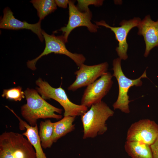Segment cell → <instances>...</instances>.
<instances>
[{
    "label": "cell",
    "mask_w": 158,
    "mask_h": 158,
    "mask_svg": "<svg viewBox=\"0 0 158 158\" xmlns=\"http://www.w3.org/2000/svg\"><path fill=\"white\" fill-rule=\"evenodd\" d=\"M24 92L27 102L21 107V114L30 125L35 126L40 119L62 118L61 115L55 113L61 114L62 109L47 102L36 90L28 88Z\"/></svg>",
    "instance_id": "6da1fadb"
},
{
    "label": "cell",
    "mask_w": 158,
    "mask_h": 158,
    "mask_svg": "<svg viewBox=\"0 0 158 158\" xmlns=\"http://www.w3.org/2000/svg\"><path fill=\"white\" fill-rule=\"evenodd\" d=\"M90 107L81 116L84 139L93 138L105 133L108 129L106 122L114 114V111L102 101Z\"/></svg>",
    "instance_id": "7a4b0ae2"
},
{
    "label": "cell",
    "mask_w": 158,
    "mask_h": 158,
    "mask_svg": "<svg viewBox=\"0 0 158 158\" xmlns=\"http://www.w3.org/2000/svg\"><path fill=\"white\" fill-rule=\"evenodd\" d=\"M0 158H37L33 146L21 134L5 131L0 135Z\"/></svg>",
    "instance_id": "3957f363"
},
{
    "label": "cell",
    "mask_w": 158,
    "mask_h": 158,
    "mask_svg": "<svg viewBox=\"0 0 158 158\" xmlns=\"http://www.w3.org/2000/svg\"><path fill=\"white\" fill-rule=\"evenodd\" d=\"M38 86L36 90L44 99H53L57 102L64 110V116H81L87 111L88 108L81 104L71 102L68 99L64 90L61 87L54 88L40 78L36 81Z\"/></svg>",
    "instance_id": "277c9868"
},
{
    "label": "cell",
    "mask_w": 158,
    "mask_h": 158,
    "mask_svg": "<svg viewBox=\"0 0 158 158\" xmlns=\"http://www.w3.org/2000/svg\"><path fill=\"white\" fill-rule=\"evenodd\" d=\"M121 60L117 58L113 61V76L115 77L118 85V94L116 101L113 104L114 109H118L125 113H130L129 104L131 101L129 100L128 94L129 89L132 86H141L142 82V78H147L146 70L139 78L131 79L127 77L123 73L121 65Z\"/></svg>",
    "instance_id": "5b68a950"
},
{
    "label": "cell",
    "mask_w": 158,
    "mask_h": 158,
    "mask_svg": "<svg viewBox=\"0 0 158 158\" xmlns=\"http://www.w3.org/2000/svg\"><path fill=\"white\" fill-rule=\"evenodd\" d=\"M42 33L45 41L44 49L39 56L28 61L27 65L28 68L32 70H35V65L37 61L42 56L51 53L66 55L73 60L79 67L84 63L86 60L85 57L83 54L73 53L69 51L66 47V42L62 35L56 36L54 34L49 35L43 30Z\"/></svg>",
    "instance_id": "8992f818"
},
{
    "label": "cell",
    "mask_w": 158,
    "mask_h": 158,
    "mask_svg": "<svg viewBox=\"0 0 158 158\" xmlns=\"http://www.w3.org/2000/svg\"><path fill=\"white\" fill-rule=\"evenodd\" d=\"M112 77L110 72H107L87 86L81 99V104L88 108L102 101L112 86Z\"/></svg>",
    "instance_id": "52a82bcc"
},
{
    "label": "cell",
    "mask_w": 158,
    "mask_h": 158,
    "mask_svg": "<svg viewBox=\"0 0 158 158\" xmlns=\"http://www.w3.org/2000/svg\"><path fill=\"white\" fill-rule=\"evenodd\" d=\"M126 135V141L139 142L150 145L158 137V125L149 119L140 120L131 125Z\"/></svg>",
    "instance_id": "ba28073f"
},
{
    "label": "cell",
    "mask_w": 158,
    "mask_h": 158,
    "mask_svg": "<svg viewBox=\"0 0 158 158\" xmlns=\"http://www.w3.org/2000/svg\"><path fill=\"white\" fill-rule=\"evenodd\" d=\"M69 17L66 26L59 30L63 32V36L66 43L71 32L75 28L81 26H85L91 32H95L99 28L96 25L92 24L91 21L92 15L90 10L86 12L80 11L74 4L73 1H69Z\"/></svg>",
    "instance_id": "9c48e42d"
},
{
    "label": "cell",
    "mask_w": 158,
    "mask_h": 158,
    "mask_svg": "<svg viewBox=\"0 0 158 158\" xmlns=\"http://www.w3.org/2000/svg\"><path fill=\"white\" fill-rule=\"evenodd\" d=\"M141 20L139 17H134L128 20H123L119 24L121 26L118 27L111 26L103 20L95 23L97 26H102L109 28L114 32L116 39L118 42V46L116 48V50L121 60H126L128 58L127 51L128 45L126 40L127 35L133 28L137 27Z\"/></svg>",
    "instance_id": "30bf717a"
},
{
    "label": "cell",
    "mask_w": 158,
    "mask_h": 158,
    "mask_svg": "<svg viewBox=\"0 0 158 158\" xmlns=\"http://www.w3.org/2000/svg\"><path fill=\"white\" fill-rule=\"evenodd\" d=\"M109 64L107 62L93 65L82 64L79 70L74 73L76 79L68 88L69 91H74L81 87L87 86L99 77L107 72Z\"/></svg>",
    "instance_id": "8fae6325"
},
{
    "label": "cell",
    "mask_w": 158,
    "mask_h": 158,
    "mask_svg": "<svg viewBox=\"0 0 158 158\" xmlns=\"http://www.w3.org/2000/svg\"><path fill=\"white\" fill-rule=\"evenodd\" d=\"M137 27L138 34L144 38L145 44L144 56L147 57L153 48L158 47V20L154 21L150 15H147L141 20Z\"/></svg>",
    "instance_id": "7c38bea8"
},
{
    "label": "cell",
    "mask_w": 158,
    "mask_h": 158,
    "mask_svg": "<svg viewBox=\"0 0 158 158\" xmlns=\"http://www.w3.org/2000/svg\"><path fill=\"white\" fill-rule=\"evenodd\" d=\"M3 12V16L0 21L1 28L12 30H30L37 35L41 42L43 41L44 39L42 33L41 20H39L34 24H30L25 21H21L15 18L13 12L8 7L5 8Z\"/></svg>",
    "instance_id": "4fadbf2b"
},
{
    "label": "cell",
    "mask_w": 158,
    "mask_h": 158,
    "mask_svg": "<svg viewBox=\"0 0 158 158\" xmlns=\"http://www.w3.org/2000/svg\"><path fill=\"white\" fill-rule=\"evenodd\" d=\"M6 107L13 113L18 120L19 129L22 130H26L22 134L26 137L33 146L35 151L37 158H47L41 145L37 125L34 126H30L18 116L13 109L8 106Z\"/></svg>",
    "instance_id": "5bb4252c"
},
{
    "label": "cell",
    "mask_w": 158,
    "mask_h": 158,
    "mask_svg": "<svg viewBox=\"0 0 158 158\" xmlns=\"http://www.w3.org/2000/svg\"><path fill=\"white\" fill-rule=\"evenodd\" d=\"M124 148L131 158H153L150 145L139 142L126 141Z\"/></svg>",
    "instance_id": "9a60e30c"
},
{
    "label": "cell",
    "mask_w": 158,
    "mask_h": 158,
    "mask_svg": "<svg viewBox=\"0 0 158 158\" xmlns=\"http://www.w3.org/2000/svg\"><path fill=\"white\" fill-rule=\"evenodd\" d=\"M75 116H64L59 121L54 123L53 141L56 142L61 137L72 132L75 128L73 123Z\"/></svg>",
    "instance_id": "2e32d148"
},
{
    "label": "cell",
    "mask_w": 158,
    "mask_h": 158,
    "mask_svg": "<svg viewBox=\"0 0 158 158\" xmlns=\"http://www.w3.org/2000/svg\"><path fill=\"white\" fill-rule=\"evenodd\" d=\"M38 133L42 147L44 149L50 148L54 143V123L50 119L41 121Z\"/></svg>",
    "instance_id": "e0dca14e"
},
{
    "label": "cell",
    "mask_w": 158,
    "mask_h": 158,
    "mask_svg": "<svg viewBox=\"0 0 158 158\" xmlns=\"http://www.w3.org/2000/svg\"><path fill=\"white\" fill-rule=\"evenodd\" d=\"M30 2L37 10L39 20L41 21L57 8L55 0H32Z\"/></svg>",
    "instance_id": "ac0fdd59"
},
{
    "label": "cell",
    "mask_w": 158,
    "mask_h": 158,
    "mask_svg": "<svg viewBox=\"0 0 158 158\" xmlns=\"http://www.w3.org/2000/svg\"><path fill=\"white\" fill-rule=\"evenodd\" d=\"M1 97L15 101H20L25 97L24 92L20 86L4 90Z\"/></svg>",
    "instance_id": "d6986e66"
},
{
    "label": "cell",
    "mask_w": 158,
    "mask_h": 158,
    "mask_svg": "<svg viewBox=\"0 0 158 158\" xmlns=\"http://www.w3.org/2000/svg\"><path fill=\"white\" fill-rule=\"evenodd\" d=\"M78 2L77 7L80 11L84 12L90 10L88 6L90 5L96 6H101L103 3V0H77Z\"/></svg>",
    "instance_id": "ffe728a7"
},
{
    "label": "cell",
    "mask_w": 158,
    "mask_h": 158,
    "mask_svg": "<svg viewBox=\"0 0 158 158\" xmlns=\"http://www.w3.org/2000/svg\"><path fill=\"white\" fill-rule=\"evenodd\" d=\"M150 147L153 158H158V137Z\"/></svg>",
    "instance_id": "44dd1931"
},
{
    "label": "cell",
    "mask_w": 158,
    "mask_h": 158,
    "mask_svg": "<svg viewBox=\"0 0 158 158\" xmlns=\"http://www.w3.org/2000/svg\"><path fill=\"white\" fill-rule=\"evenodd\" d=\"M55 2L56 5L59 7L66 8L68 5L69 1L68 0H55Z\"/></svg>",
    "instance_id": "7402d4cb"
}]
</instances>
